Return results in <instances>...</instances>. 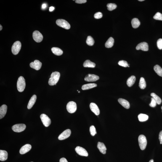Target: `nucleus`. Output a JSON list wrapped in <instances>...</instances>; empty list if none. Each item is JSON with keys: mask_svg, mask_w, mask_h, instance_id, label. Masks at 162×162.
<instances>
[{"mask_svg": "<svg viewBox=\"0 0 162 162\" xmlns=\"http://www.w3.org/2000/svg\"><path fill=\"white\" fill-rule=\"evenodd\" d=\"M71 133V131L70 129L65 130L59 136L58 138L59 140H62L69 137Z\"/></svg>", "mask_w": 162, "mask_h": 162, "instance_id": "10", "label": "nucleus"}, {"mask_svg": "<svg viewBox=\"0 0 162 162\" xmlns=\"http://www.w3.org/2000/svg\"><path fill=\"white\" fill-rule=\"evenodd\" d=\"M148 47V44L147 42H144L138 44L136 46V49L137 50H141L143 51H147L149 50Z\"/></svg>", "mask_w": 162, "mask_h": 162, "instance_id": "14", "label": "nucleus"}, {"mask_svg": "<svg viewBox=\"0 0 162 162\" xmlns=\"http://www.w3.org/2000/svg\"><path fill=\"white\" fill-rule=\"evenodd\" d=\"M26 128V126L24 124H17L12 126V129L14 132H20L25 130Z\"/></svg>", "mask_w": 162, "mask_h": 162, "instance_id": "7", "label": "nucleus"}, {"mask_svg": "<svg viewBox=\"0 0 162 162\" xmlns=\"http://www.w3.org/2000/svg\"><path fill=\"white\" fill-rule=\"evenodd\" d=\"M128 67H129V66L128 65Z\"/></svg>", "mask_w": 162, "mask_h": 162, "instance_id": "49", "label": "nucleus"}, {"mask_svg": "<svg viewBox=\"0 0 162 162\" xmlns=\"http://www.w3.org/2000/svg\"><path fill=\"white\" fill-rule=\"evenodd\" d=\"M139 86L142 89H144L146 87V83L144 78H141L140 80Z\"/></svg>", "mask_w": 162, "mask_h": 162, "instance_id": "30", "label": "nucleus"}, {"mask_svg": "<svg viewBox=\"0 0 162 162\" xmlns=\"http://www.w3.org/2000/svg\"><path fill=\"white\" fill-rule=\"evenodd\" d=\"M8 153L5 150H0V160L2 161H6L7 159Z\"/></svg>", "mask_w": 162, "mask_h": 162, "instance_id": "21", "label": "nucleus"}, {"mask_svg": "<svg viewBox=\"0 0 162 162\" xmlns=\"http://www.w3.org/2000/svg\"><path fill=\"white\" fill-rule=\"evenodd\" d=\"M30 67L31 68L36 70L40 69L42 66V63L39 61L36 60L33 62H32L30 64Z\"/></svg>", "mask_w": 162, "mask_h": 162, "instance_id": "13", "label": "nucleus"}, {"mask_svg": "<svg viewBox=\"0 0 162 162\" xmlns=\"http://www.w3.org/2000/svg\"><path fill=\"white\" fill-rule=\"evenodd\" d=\"M33 37L34 40L37 42H40L43 39L42 34L39 32L37 30L33 32Z\"/></svg>", "mask_w": 162, "mask_h": 162, "instance_id": "9", "label": "nucleus"}, {"mask_svg": "<svg viewBox=\"0 0 162 162\" xmlns=\"http://www.w3.org/2000/svg\"><path fill=\"white\" fill-rule=\"evenodd\" d=\"M91 135L92 136H94L97 134V132L96 131L95 127L94 126H92L90 127L89 129Z\"/></svg>", "mask_w": 162, "mask_h": 162, "instance_id": "34", "label": "nucleus"}, {"mask_svg": "<svg viewBox=\"0 0 162 162\" xmlns=\"http://www.w3.org/2000/svg\"><path fill=\"white\" fill-rule=\"evenodd\" d=\"M118 64L120 65L125 67H128V65H129L126 61L123 60L119 61Z\"/></svg>", "mask_w": 162, "mask_h": 162, "instance_id": "36", "label": "nucleus"}, {"mask_svg": "<svg viewBox=\"0 0 162 162\" xmlns=\"http://www.w3.org/2000/svg\"><path fill=\"white\" fill-rule=\"evenodd\" d=\"M31 148V145L30 144H26L21 148L20 150V153L21 154H24L29 151Z\"/></svg>", "mask_w": 162, "mask_h": 162, "instance_id": "16", "label": "nucleus"}, {"mask_svg": "<svg viewBox=\"0 0 162 162\" xmlns=\"http://www.w3.org/2000/svg\"><path fill=\"white\" fill-rule=\"evenodd\" d=\"M97 148L101 153L105 154L106 153L107 148L105 144L103 143L99 142L97 144Z\"/></svg>", "mask_w": 162, "mask_h": 162, "instance_id": "17", "label": "nucleus"}, {"mask_svg": "<svg viewBox=\"0 0 162 162\" xmlns=\"http://www.w3.org/2000/svg\"><path fill=\"white\" fill-rule=\"evenodd\" d=\"M159 139L160 142L162 143V131H160L159 135Z\"/></svg>", "mask_w": 162, "mask_h": 162, "instance_id": "41", "label": "nucleus"}, {"mask_svg": "<svg viewBox=\"0 0 162 162\" xmlns=\"http://www.w3.org/2000/svg\"><path fill=\"white\" fill-rule=\"evenodd\" d=\"M154 70L159 76L162 77V68L159 65H155Z\"/></svg>", "mask_w": 162, "mask_h": 162, "instance_id": "29", "label": "nucleus"}, {"mask_svg": "<svg viewBox=\"0 0 162 162\" xmlns=\"http://www.w3.org/2000/svg\"><path fill=\"white\" fill-rule=\"evenodd\" d=\"M99 77L97 75L89 74L86 75L84 78L85 81L87 82H94L97 81L99 79Z\"/></svg>", "mask_w": 162, "mask_h": 162, "instance_id": "12", "label": "nucleus"}, {"mask_svg": "<svg viewBox=\"0 0 162 162\" xmlns=\"http://www.w3.org/2000/svg\"><path fill=\"white\" fill-rule=\"evenodd\" d=\"M75 150L78 155L82 156L87 157L88 153L86 150L81 147H77L75 149Z\"/></svg>", "mask_w": 162, "mask_h": 162, "instance_id": "11", "label": "nucleus"}, {"mask_svg": "<svg viewBox=\"0 0 162 162\" xmlns=\"http://www.w3.org/2000/svg\"><path fill=\"white\" fill-rule=\"evenodd\" d=\"M56 23L59 27L68 30L70 28V25L69 23L63 19H58L56 21Z\"/></svg>", "mask_w": 162, "mask_h": 162, "instance_id": "5", "label": "nucleus"}, {"mask_svg": "<svg viewBox=\"0 0 162 162\" xmlns=\"http://www.w3.org/2000/svg\"><path fill=\"white\" fill-rule=\"evenodd\" d=\"M157 46L158 49L160 50L162 49V39L160 38L157 41Z\"/></svg>", "mask_w": 162, "mask_h": 162, "instance_id": "38", "label": "nucleus"}, {"mask_svg": "<svg viewBox=\"0 0 162 162\" xmlns=\"http://www.w3.org/2000/svg\"><path fill=\"white\" fill-rule=\"evenodd\" d=\"M149 162H154V160L153 159H151L150 160Z\"/></svg>", "mask_w": 162, "mask_h": 162, "instance_id": "46", "label": "nucleus"}, {"mask_svg": "<svg viewBox=\"0 0 162 162\" xmlns=\"http://www.w3.org/2000/svg\"><path fill=\"white\" fill-rule=\"evenodd\" d=\"M157 104V102L156 100H155L153 98H151V102L149 104L150 106L152 107H155L156 106Z\"/></svg>", "mask_w": 162, "mask_h": 162, "instance_id": "37", "label": "nucleus"}, {"mask_svg": "<svg viewBox=\"0 0 162 162\" xmlns=\"http://www.w3.org/2000/svg\"><path fill=\"white\" fill-rule=\"evenodd\" d=\"M21 44L20 41H17L14 42L12 47V51L14 55L18 54L21 48Z\"/></svg>", "mask_w": 162, "mask_h": 162, "instance_id": "4", "label": "nucleus"}, {"mask_svg": "<svg viewBox=\"0 0 162 162\" xmlns=\"http://www.w3.org/2000/svg\"><path fill=\"white\" fill-rule=\"evenodd\" d=\"M151 96H152L156 100L157 103L158 105H160L162 101L161 99L155 93H151Z\"/></svg>", "mask_w": 162, "mask_h": 162, "instance_id": "31", "label": "nucleus"}, {"mask_svg": "<svg viewBox=\"0 0 162 162\" xmlns=\"http://www.w3.org/2000/svg\"><path fill=\"white\" fill-rule=\"evenodd\" d=\"M26 86L25 80L22 76H20L18 78L17 83V90L19 92H22L25 90Z\"/></svg>", "mask_w": 162, "mask_h": 162, "instance_id": "2", "label": "nucleus"}, {"mask_svg": "<svg viewBox=\"0 0 162 162\" xmlns=\"http://www.w3.org/2000/svg\"><path fill=\"white\" fill-rule=\"evenodd\" d=\"M53 53L57 56H60L63 54V51L58 48L53 47L51 49Z\"/></svg>", "mask_w": 162, "mask_h": 162, "instance_id": "25", "label": "nucleus"}, {"mask_svg": "<svg viewBox=\"0 0 162 162\" xmlns=\"http://www.w3.org/2000/svg\"><path fill=\"white\" fill-rule=\"evenodd\" d=\"M153 18L155 20H162V14L160 12H157L154 16Z\"/></svg>", "mask_w": 162, "mask_h": 162, "instance_id": "35", "label": "nucleus"}, {"mask_svg": "<svg viewBox=\"0 0 162 162\" xmlns=\"http://www.w3.org/2000/svg\"><path fill=\"white\" fill-rule=\"evenodd\" d=\"M60 77V74L58 72H53L49 78V84L51 86L56 85Z\"/></svg>", "mask_w": 162, "mask_h": 162, "instance_id": "1", "label": "nucleus"}, {"mask_svg": "<svg viewBox=\"0 0 162 162\" xmlns=\"http://www.w3.org/2000/svg\"><path fill=\"white\" fill-rule=\"evenodd\" d=\"M90 108L91 111L97 116H98L100 114V110L97 105L95 103H91L90 104Z\"/></svg>", "mask_w": 162, "mask_h": 162, "instance_id": "15", "label": "nucleus"}, {"mask_svg": "<svg viewBox=\"0 0 162 162\" xmlns=\"http://www.w3.org/2000/svg\"><path fill=\"white\" fill-rule=\"evenodd\" d=\"M138 118L140 121L143 122L147 121L149 117L146 114L141 113L138 115Z\"/></svg>", "mask_w": 162, "mask_h": 162, "instance_id": "28", "label": "nucleus"}, {"mask_svg": "<svg viewBox=\"0 0 162 162\" xmlns=\"http://www.w3.org/2000/svg\"><path fill=\"white\" fill-rule=\"evenodd\" d=\"M161 109H162V106L161 107Z\"/></svg>", "mask_w": 162, "mask_h": 162, "instance_id": "51", "label": "nucleus"}, {"mask_svg": "<svg viewBox=\"0 0 162 162\" xmlns=\"http://www.w3.org/2000/svg\"><path fill=\"white\" fill-rule=\"evenodd\" d=\"M67 111L70 113H73L77 110V105L76 103L73 101L68 103L66 106Z\"/></svg>", "mask_w": 162, "mask_h": 162, "instance_id": "6", "label": "nucleus"}, {"mask_svg": "<svg viewBox=\"0 0 162 162\" xmlns=\"http://www.w3.org/2000/svg\"><path fill=\"white\" fill-rule=\"evenodd\" d=\"M87 1L86 0H76L75 3L78 4H82L86 3Z\"/></svg>", "mask_w": 162, "mask_h": 162, "instance_id": "40", "label": "nucleus"}, {"mask_svg": "<svg viewBox=\"0 0 162 162\" xmlns=\"http://www.w3.org/2000/svg\"><path fill=\"white\" fill-rule=\"evenodd\" d=\"M1 25L0 26H1V29H0V30L1 31V30L2 29L3 27H2V26L1 25Z\"/></svg>", "mask_w": 162, "mask_h": 162, "instance_id": "45", "label": "nucleus"}, {"mask_svg": "<svg viewBox=\"0 0 162 162\" xmlns=\"http://www.w3.org/2000/svg\"><path fill=\"white\" fill-rule=\"evenodd\" d=\"M131 25L133 28H137L140 25V22L138 19L137 18H134L132 19L131 22Z\"/></svg>", "mask_w": 162, "mask_h": 162, "instance_id": "26", "label": "nucleus"}, {"mask_svg": "<svg viewBox=\"0 0 162 162\" xmlns=\"http://www.w3.org/2000/svg\"><path fill=\"white\" fill-rule=\"evenodd\" d=\"M54 9H55V8L54 7H53V6H51V7H50L49 10L50 12H52V11L54 10Z\"/></svg>", "mask_w": 162, "mask_h": 162, "instance_id": "43", "label": "nucleus"}, {"mask_svg": "<svg viewBox=\"0 0 162 162\" xmlns=\"http://www.w3.org/2000/svg\"><path fill=\"white\" fill-rule=\"evenodd\" d=\"M95 41L93 38L90 36H88L86 40V44L88 45L92 46L94 45Z\"/></svg>", "mask_w": 162, "mask_h": 162, "instance_id": "32", "label": "nucleus"}, {"mask_svg": "<svg viewBox=\"0 0 162 162\" xmlns=\"http://www.w3.org/2000/svg\"><path fill=\"white\" fill-rule=\"evenodd\" d=\"M40 118L43 125L46 127H48L50 125L51 121L50 119L44 114L41 115Z\"/></svg>", "mask_w": 162, "mask_h": 162, "instance_id": "8", "label": "nucleus"}, {"mask_svg": "<svg viewBox=\"0 0 162 162\" xmlns=\"http://www.w3.org/2000/svg\"><path fill=\"white\" fill-rule=\"evenodd\" d=\"M103 16L101 12H98L95 14L94 17L95 18L99 19L102 18Z\"/></svg>", "mask_w": 162, "mask_h": 162, "instance_id": "39", "label": "nucleus"}, {"mask_svg": "<svg viewBox=\"0 0 162 162\" xmlns=\"http://www.w3.org/2000/svg\"><path fill=\"white\" fill-rule=\"evenodd\" d=\"M114 39L111 37L109 38L105 44V47L107 48H111L113 45Z\"/></svg>", "mask_w": 162, "mask_h": 162, "instance_id": "27", "label": "nucleus"}, {"mask_svg": "<svg viewBox=\"0 0 162 162\" xmlns=\"http://www.w3.org/2000/svg\"></svg>", "mask_w": 162, "mask_h": 162, "instance_id": "52", "label": "nucleus"}, {"mask_svg": "<svg viewBox=\"0 0 162 162\" xmlns=\"http://www.w3.org/2000/svg\"><path fill=\"white\" fill-rule=\"evenodd\" d=\"M160 144H162V143H161V142H160Z\"/></svg>", "mask_w": 162, "mask_h": 162, "instance_id": "48", "label": "nucleus"}, {"mask_svg": "<svg viewBox=\"0 0 162 162\" xmlns=\"http://www.w3.org/2000/svg\"><path fill=\"white\" fill-rule=\"evenodd\" d=\"M97 85L95 83H89V84L83 85L82 87V89L83 90H86L92 89L93 88L97 87Z\"/></svg>", "mask_w": 162, "mask_h": 162, "instance_id": "23", "label": "nucleus"}, {"mask_svg": "<svg viewBox=\"0 0 162 162\" xmlns=\"http://www.w3.org/2000/svg\"><path fill=\"white\" fill-rule=\"evenodd\" d=\"M60 162H68L67 161L66 159L65 158H61L60 160Z\"/></svg>", "mask_w": 162, "mask_h": 162, "instance_id": "42", "label": "nucleus"}, {"mask_svg": "<svg viewBox=\"0 0 162 162\" xmlns=\"http://www.w3.org/2000/svg\"><path fill=\"white\" fill-rule=\"evenodd\" d=\"M139 145L141 150H145L146 147L147 142L145 136L144 135H140L138 138Z\"/></svg>", "mask_w": 162, "mask_h": 162, "instance_id": "3", "label": "nucleus"}, {"mask_svg": "<svg viewBox=\"0 0 162 162\" xmlns=\"http://www.w3.org/2000/svg\"><path fill=\"white\" fill-rule=\"evenodd\" d=\"M7 106L4 105L0 107V119L3 118L5 117L7 112Z\"/></svg>", "mask_w": 162, "mask_h": 162, "instance_id": "19", "label": "nucleus"}, {"mask_svg": "<svg viewBox=\"0 0 162 162\" xmlns=\"http://www.w3.org/2000/svg\"><path fill=\"white\" fill-rule=\"evenodd\" d=\"M136 81V77L134 76H131L129 77L127 81V84L128 86L131 87L133 85Z\"/></svg>", "mask_w": 162, "mask_h": 162, "instance_id": "22", "label": "nucleus"}, {"mask_svg": "<svg viewBox=\"0 0 162 162\" xmlns=\"http://www.w3.org/2000/svg\"><path fill=\"white\" fill-rule=\"evenodd\" d=\"M46 7V4H43L42 5V8L43 9H45Z\"/></svg>", "mask_w": 162, "mask_h": 162, "instance_id": "44", "label": "nucleus"}, {"mask_svg": "<svg viewBox=\"0 0 162 162\" xmlns=\"http://www.w3.org/2000/svg\"><path fill=\"white\" fill-rule=\"evenodd\" d=\"M138 1H144V0H139Z\"/></svg>", "mask_w": 162, "mask_h": 162, "instance_id": "47", "label": "nucleus"}, {"mask_svg": "<svg viewBox=\"0 0 162 162\" xmlns=\"http://www.w3.org/2000/svg\"><path fill=\"white\" fill-rule=\"evenodd\" d=\"M107 9L110 11H112L116 8L117 5L114 4H108L107 5Z\"/></svg>", "mask_w": 162, "mask_h": 162, "instance_id": "33", "label": "nucleus"}, {"mask_svg": "<svg viewBox=\"0 0 162 162\" xmlns=\"http://www.w3.org/2000/svg\"><path fill=\"white\" fill-rule=\"evenodd\" d=\"M37 99V97L36 95H33L30 99L28 103V108L29 109H31L34 105L36 102Z\"/></svg>", "mask_w": 162, "mask_h": 162, "instance_id": "20", "label": "nucleus"}, {"mask_svg": "<svg viewBox=\"0 0 162 162\" xmlns=\"http://www.w3.org/2000/svg\"><path fill=\"white\" fill-rule=\"evenodd\" d=\"M83 66L84 67L94 68L95 67L96 64L90 60H87L85 61L83 63Z\"/></svg>", "mask_w": 162, "mask_h": 162, "instance_id": "24", "label": "nucleus"}, {"mask_svg": "<svg viewBox=\"0 0 162 162\" xmlns=\"http://www.w3.org/2000/svg\"><path fill=\"white\" fill-rule=\"evenodd\" d=\"M80 91H78V93H80Z\"/></svg>", "mask_w": 162, "mask_h": 162, "instance_id": "50", "label": "nucleus"}, {"mask_svg": "<svg viewBox=\"0 0 162 162\" xmlns=\"http://www.w3.org/2000/svg\"><path fill=\"white\" fill-rule=\"evenodd\" d=\"M118 102L125 108L128 109L130 108V104L127 100L124 99L120 98L118 99Z\"/></svg>", "mask_w": 162, "mask_h": 162, "instance_id": "18", "label": "nucleus"}]
</instances>
